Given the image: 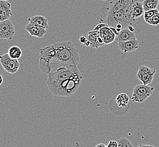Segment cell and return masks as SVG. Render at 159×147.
I'll list each match as a JSON object with an SVG mask.
<instances>
[{
  "label": "cell",
  "mask_w": 159,
  "mask_h": 147,
  "mask_svg": "<svg viewBox=\"0 0 159 147\" xmlns=\"http://www.w3.org/2000/svg\"><path fill=\"white\" fill-rule=\"evenodd\" d=\"M54 52L48 61H39V68L43 73L71 64L77 65L80 61L79 49L70 41H63L52 44Z\"/></svg>",
  "instance_id": "1"
},
{
  "label": "cell",
  "mask_w": 159,
  "mask_h": 147,
  "mask_svg": "<svg viewBox=\"0 0 159 147\" xmlns=\"http://www.w3.org/2000/svg\"><path fill=\"white\" fill-rule=\"evenodd\" d=\"M83 75L81 74L59 81H46L49 90L52 95L60 97H69L76 92L81 85Z\"/></svg>",
  "instance_id": "2"
},
{
  "label": "cell",
  "mask_w": 159,
  "mask_h": 147,
  "mask_svg": "<svg viewBox=\"0 0 159 147\" xmlns=\"http://www.w3.org/2000/svg\"><path fill=\"white\" fill-rule=\"evenodd\" d=\"M137 0H108L102 10L101 18L130 7Z\"/></svg>",
  "instance_id": "3"
},
{
  "label": "cell",
  "mask_w": 159,
  "mask_h": 147,
  "mask_svg": "<svg viewBox=\"0 0 159 147\" xmlns=\"http://www.w3.org/2000/svg\"><path fill=\"white\" fill-rule=\"evenodd\" d=\"M154 88L148 85L138 84L134 87L132 93V100L135 102L142 103L153 93Z\"/></svg>",
  "instance_id": "4"
},
{
  "label": "cell",
  "mask_w": 159,
  "mask_h": 147,
  "mask_svg": "<svg viewBox=\"0 0 159 147\" xmlns=\"http://www.w3.org/2000/svg\"><path fill=\"white\" fill-rule=\"evenodd\" d=\"M0 62L5 71L12 74L16 73L20 66L18 59L11 58L8 53L0 57Z\"/></svg>",
  "instance_id": "5"
},
{
  "label": "cell",
  "mask_w": 159,
  "mask_h": 147,
  "mask_svg": "<svg viewBox=\"0 0 159 147\" xmlns=\"http://www.w3.org/2000/svg\"><path fill=\"white\" fill-rule=\"evenodd\" d=\"M156 72L155 69L142 65L139 68L136 78L144 85H148L152 82Z\"/></svg>",
  "instance_id": "6"
},
{
  "label": "cell",
  "mask_w": 159,
  "mask_h": 147,
  "mask_svg": "<svg viewBox=\"0 0 159 147\" xmlns=\"http://www.w3.org/2000/svg\"><path fill=\"white\" fill-rule=\"evenodd\" d=\"M15 33V27L10 19L0 21V39L12 40Z\"/></svg>",
  "instance_id": "7"
},
{
  "label": "cell",
  "mask_w": 159,
  "mask_h": 147,
  "mask_svg": "<svg viewBox=\"0 0 159 147\" xmlns=\"http://www.w3.org/2000/svg\"><path fill=\"white\" fill-rule=\"evenodd\" d=\"M87 39L90 43V47L91 48H98L105 45V43L100 36L99 30L89 31Z\"/></svg>",
  "instance_id": "8"
},
{
  "label": "cell",
  "mask_w": 159,
  "mask_h": 147,
  "mask_svg": "<svg viewBox=\"0 0 159 147\" xmlns=\"http://www.w3.org/2000/svg\"><path fill=\"white\" fill-rule=\"evenodd\" d=\"M139 43L136 39L134 40L118 43V47L121 51L122 54L133 52L139 48Z\"/></svg>",
  "instance_id": "9"
},
{
  "label": "cell",
  "mask_w": 159,
  "mask_h": 147,
  "mask_svg": "<svg viewBox=\"0 0 159 147\" xmlns=\"http://www.w3.org/2000/svg\"><path fill=\"white\" fill-rule=\"evenodd\" d=\"M25 30L31 36L37 37L39 38H42L47 32L46 28L32 22H29V23L26 25Z\"/></svg>",
  "instance_id": "10"
},
{
  "label": "cell",
  "mask_w": 159,
  "mask_h": 147,
  "mask_svg": "<svg viewBox=\"0 0 159 147\" xmlns=\"http://www.w3.org/2000/svg\"><path fill=\"white\" fill-rule=\"evenodd\" d=\"M13 15L11 5L8 1L0 0V21H4Z\"/></svg>",
  "instance_id": "11"
},
{
  "label": "cell",
  "mask_w": 159,
  "mask_h": 147,
  "mask_svg": "<svg viewBox=\"0 0 159 147\" xmlns=\"http://www.w3.org/2000/svg\"><path fill=\"white\" fill-rule=\"evenodd\" d=\"M136 39L134 32L131 31L128 27L122 28L117 35H116L115 41L117 43L124 42L129 40H134Z\"/></svg>",
  "instance_id": "12"
},
{
  "label": "cell",
  "mask_w": 159,
  "mask_h": 147,
  "mask_svg": "<svg viewBox=\"0 0 159 147\" xmlns=\"http://www.w3.org/2000/svg\"><path fill=\"white\" fill-rule=\"evenodd\" d=\"M100 36L105 44H109L115 41L116 34L109 26H105L99 30Z\"/></svg>",
  "instance_id": "13"
},
{
  "label": "cell",
  "mask_w": 159,
  "mask_h": 147,
  "mask_svg": "<svg viewBox=\"0 0 159 147\" xmlns=\"http://www.w3.org/2000/svg\"><path fill=\"white\" fill-rule=\"evenodd\" d=\"M144 12L143 6L142 2H139L138 0L136 1L132 5L130 9V15L132 18L135 20L136 19L141 17L143 16Z\"/></svg>",
  "instance_id": "14"
},
{
  "label": "cell",
  "mask_w": 159,
  "mask_h": 147,
  "mask_svg": "<svg viewBox=\"0 0 159 147\" xmlns=\"http://www.w3.org/2000/svg\"><path fill=\"white\" fill-rule=\"evenodd\" d=\"M28 21L29 22H32L36 25H39L45 28H48L49 27L48 19L43 16L37 15V16H33L28 19Z\"/></svg>",
  "instance_id": "15"
},
{
  "label": "cell",
  "mask_w": 159,
  "mask_h": 147,
  "mask_svg": "<svg viewBox=\"0 0 159 147\" xmlns=\"http://www.w3.org/2000/svg\"><path fill=\"white\" fill-rule=\"evenodd\" d=\"M117 104L119 107H125L129 102V97L125 93H121L116 98Z\"/></svg>",
  "instance_id": "16"
},
{
  "label": "cell",
  "mask_w": 159,
  "mask_h": 147,
  "mask_svg": "<svg viewBox=\"0 0 159 147\" xmlns=\"http://www.w3.org/2000/svg\"><path fill=\"white\" fill-rule=\"evenodd\" d=\"M159 0H144L142 3L144 12L156 9L159 5Z\"/></svg>",
  "instance_id": "17"
},
{
  "label": "cell",
  "mask_w": 159,
  "mask_h": 147,
  "mask_svg": "<svg viewBox=\"0 0 159 147\" xmlns=\"http://www.w3.org/2000/svg\"><path fill=\"white\" fill-rule=\"evenodd\" d=\"M8 54L11 58L18 59L21 57L22 51L20 48L17 46H12L8 50Z\"/></svg>",
  "instance_id": "18"
},
{
  "label": "cell",
  "mask_w": 159,
  "mask_h": 147,
  "mask_svg": "<svg viewBox=\"0 0 159 147\" xmlns=\"http://www.w3.org/2000/svg\"><path fill=\"white\" fill-rule=\"evenodd\" d=\"M159 12V10L156 9L150 10L148 11H146L144 12L143 18L145 21L147 23V21L150 20L153 16H155L156 14Z\"/></svg>",
  "instance_id": "19"
},
{
  "label": "cell",
  "mask_w": 159,
  "mask_h": 147,
  "mask_svg": "<svg viewBox=\"0 0 159 147\" xmlns=\"http://www.w3.org/2000/svg\"><path fill=\"white\" fill-rule=\"evenodd\" d=\"M117 143L118 147H132L134 146L130 140L125 138H120L117 140Z\"/></svg>",
  "instance_id": "20"
},
{
  "label": "cell",
  "mask_w": 159,
  "mask_h": 147,
  "mask_svg": "<svg viewBox=\"0 0 159 147\" xmlns=\"http://www.w3.org/2000/svg\"><path fill=\"white\" fill-rule=\"evenodd\" d=\"M147 23L148 25L152 26H157L159 25V12L156 14L155 16H153L150 19Z\"/></svg>",
  "instance_id": "21"
},
{
  "label": "cell",
  "mask_w": 159,
  "mask_h": 147,
  "mask_svg": "<svg viewBox=\"0 0 159 147\" xmlns=\"http://www.w3.org/2000/svg\"><path fill=\"white\" fill-rule=\"evenodd\" d=\"M80 41L85 46H90V43L89 40L87 39V37L84 36H80Z\"/></svg>",
  "instance_id": "22"
},
{
  "label": "cell",
  "mask_w": 159,
  "mask_h": 147,
  "mask_svg": "<svg viewBox=\"0 0 159 147\" xmlns=\"http://www.w3.org/2000/svg\"><path fill=\"white\" fill-rule=\"evenodd\" d=\"M107 147H118V143L117 141H114V140H111L109 141L108 144L107 145Z\"/></svg>",
  "instance_id": "23"
},
{
  "label": "cell",
  "mask_w": 159,
  "mask_h": 147,
  "mask_svg": "<svg viewBox=\"0 0 159 147\" xmlns=\"http://www.w3.org/2000/svg\"><path fill=\"white\" fill-rule=\"evenodd\" d=\"M105 26H108V25H107V24H106V23H100L99 24H98V25L93 29V30H99L101 28L103 27H105Z\"/></svg>",
  "instance_id": "24"
},
{
  "label": "cell",
  "mask_w": 159,
  "mask_h": 147,
  "mask_svg": "<svg viewBox=\"0 0 159 147\" xmlns=\"http://www.w3.org/2000/svg\"><path fill=\"white\" fill-rule=\"evenodd\" d=\"M96 147H107V145L106 144H103V143H100V144H97L95 145Z\"/></svg>",
  "instance_id": "25"
},
{
  "label": "cell",
  "mask_w": 159,
  "mask_h": 147,
  "mask_svg": "<svg viewBox=\"0 0 159 147\" xmlns=\"http://www.w3.org/2000/svg\"><path fill=\"white\" fill-rule=\"evenodd\" d=\"M0 77H1V82H0V84H2V80H3V78H2V75H1V74H0Z\"/></svg>",
  "instance_id": "26"
},
{
  "label": "cell",
  "mask_w": 159,
  "mask_h": 147,
  "mask_svg": "<svg viewBox=\"0 0 159 147\" xmlns=\"http://www.w3.org/2000/svg\"><path fill=\"white\" fill-rule=\"evenodd\" d=\"M102 1H104V2H107L108 0H102Z\"/></svg>",
  "instance_id": "27"
},
{
  "label": "cell",
  "mask_w": 159,
  "mask_h": 147,
  "mask_svg": "<svg viewBox=\"0 0 159 147\" xmlns=\"http://www.w3.org/2000/svg\"><path fill=\"white\" fill-rule=\"evenodd\" d=\"M5 1H8V0H5Z\"/></svg>",
  "instance_id": "28"
}]
</instances>
